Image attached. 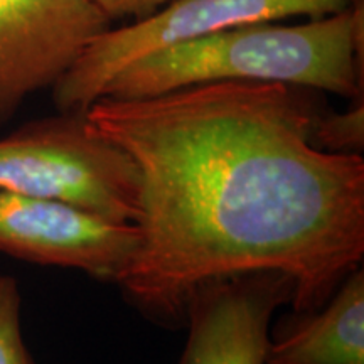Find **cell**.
<instances>
[{"instance_id": "cell-5", "label": "cell", "mask_w": 364, "mask_h": 364, "mask_svg": "<svg viewBox=\"0 0 364 364\" xmlns=\"http://www.w3.org/2000/svg\"><path fill=\"white\" fill-rule=\"evenodd\" d=\"M139 247L134 223H113L53 199L0 191V253L117 284Z\"/></svg>"}, {"instance_id": "cell-10", "label": "cell", "mask_w": 364, "mask_h": 364, "mask_svg": "<svg viewBox=\"0 0 364 364\" xmlns=\"http://www.w3.org/2000/svg\"><path fill=\"white\" fill-rule=\"evenodd\" d=\"M21 314L19 284L0 273V364H36L22 334Z\"/></svg>"}, {"instance_id": "cell-11", "label": "cell", "mask_w": 364, "mask_h": 364, "mask_svg": "<svg viewBox=\"0 0 364 364\" xmlns=\"http://www.w3.org/2000/svg\"><path fill=\"white\" fill-rule=\"evenodd\" d=\"M91 2L110 21L124 19V17H134L136 21L167 6L171 0H91Z\"/></svg>"}, {"instance_id": "cell-9", "label": "cell", "mask_w": 364, "mask_h": 364, "mask_svg": "<svg viewBox=\"0 0 364 364\" xmlns=\"http://www.w3.org/2000/svg\"><path fill=\"white\" fill-rule=\"evenodd\" d=\"M311 142L326 152L363 156L364 97L353 100V107L344 113L322 112L314 124Z\"/></svg>"}, {"instance_id": "cell-3", "label": "cell", "mask_w": 364, "mask_h": 364, "mask_svg": "<svg viewBox=\"0 0 364 364\" xmlns=\"http://www.w3.org/2000/svg\"><path fill=\"white\" fill-rule=\"evenodd\" d=\"M0 191L53 199L113 223H135L140 174L86 113L29 122L0 139Z\"/></svg>"}, {"instance_id": "cell-6", "label": "cell", "mask_w": 364, "mask_h": 364, "mask_svg": "<svg viewBox=\"0 0 364 364\" xmlns=\"http://www.w3.org/2000/svg\"><path fill=\"white\" fill-rule=\"evenodd\" d=\"M110 24L91 0H0V125L53 88Z\"/></svg>"}, {"instance_id": "cell-8", "label": "cell", "mask_w": 364, "mask_h": 364, "mask_svg": "<svg viewBox=\"0 0 364 364\" xmlns=\"http://www.w3.org/2000/svg\"><path fill=\"white\" fill-rule=\"evenodd\" d=\"M265 364H364V270L341 282L317 311L294 314L268 341Z\"/></svg>"}, {"instance_id": "cell-7", "label": "cell", "mask_w": 364, "mask_h": 364, "mask_svg": "<svg viewBox=\"0 0 364 364\" xmlns=\"http://www.w3.org/2000/svg\"><path fill=\"white\" fill-rule=\"evenodd\" d=\"M292 299L294 284L277 272L199 285L186 307L188 339L177 364H265L273 314Z\"/></svg>"}, {"instance_id": "cell-1", "label": "cell", "mask_w": 364, "mask_h": 364, "mask_svg": "<svg viewBox=\"0 0 364 364\" xmlns=\"http://www.w3.org/2000/svg\"><path fill=\"white\" fill-rule=\"evenodd\" d=\"M318 91L215 81L86 112L140 174L139 247L117 282L166 327L206 282L277 272L317 311L364 260V159L317 149Z\"/></svg>"}, {"instance_id": "cell-2", "label": "cell", "mask_w": 364, "mask_h": 364, "mask_svg": "<svg viewBox=\"0 0 364 364\" xmlns=\"http://www.w3.org/2000/svg\"><path fill=\"white\" fill-rule=\"evenodd\" d=\"M364 2L304 24L253 22L136 59L103 97L147 98L215 81L300 86L364 97ZM102 97V98H103Z\"/></svg>"}, {"instance_id": "cell-4", "label": "cell", "mask_w": 364, "mask_h": 364, "mask_svg": "<svg viewBox=\"0 0 364 364\" xmlns=\"http://www.w3.org/2000/svg\"><path fill=\"white\" fill-rule=\"evenodd\" d=\"M354 0H171L134 24L97 36L53 86L59 113H86L110 81L136 59L204 36L287 17L311 19L351 7Z\"/></svg>"}]
</instances>
